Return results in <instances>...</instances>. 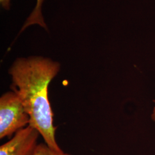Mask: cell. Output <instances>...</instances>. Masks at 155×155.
<instances>
[{"instance_id":"obj_3","label":"cell","mask_w":155,"mask_h":155,"mask_svg":"<svg viewBox=\"0 0 155 155\" xmlns=\"http://www.w3.org/2000/svg\"><path fill=\"white\" fill-rule=\"evenodd\" d=\"M39 135L36 128L28 125L0 147V155H34Z\"/></svg>"},{"instance_id":"obj_4","label":"cell","mask_w":155,"mask_h":155,"mask_svg":"<svg viewBox=\"0 0 155 155\" xmlns=\"http://www.w3.org/2000/svg\"><path fill=\"white\" fill-rule=\"evenodd\" d=\"M45 0H37V3L33 12L30 15L27 21L25 22L24 26L20 31V33L29 27L33 24H38L41 27L47 30V25L45 24L44 18L41 14V5ZM11 0H0V2L2 6L5 9L8 10L10 8Z\"/></svg>"},{"instance_id":"obj_2","label":"cell","mask_w":155,"mask_h":155,"mask_svg":"<svg viewBox=\"0 0 155 155\" xmlns=\"http://www.w3.org/2000/svg\"><path fill=\"white\" fill-rule=\"evenodd\" d=\"M30 117L18 95L12 90L0 97V139L11 137L27 127Z\"/></svg>"},{"instance_id":"obj_5","label":"cell","mask_w":155,"mask_h":155,"mask_svg":"<svg viewBox=\"0 0 155 155\" xmlns=\"http://www.w3.org/2000/svg\"><path fill=\"white\" fill-rule=\"evenodd\" d=\"M33 155H71L63 151L58 152L51 149L45 143L38 144Z\"/></svg>"},{"instance_id":"obj_1","label":"cell","mask_w":155,"mask_h":155,"mask_svg":"<svg viewBox=\"0 0 155 155\" xmlns=\"http://www.w3.org/2000/svg\"><path fill=\"white\" fill-rule=\"evenodd\" d=\"M60 64L50 58L29 56L17 58L9 70L11 90L18 95L36 128L52 150L62 152L56 142L54 113L48 98V86L59 72Z\"/></svg>"},{"instance_id":"obj_6","label":"cell","mask_w":155,"mask_h":155,"mask_svg":"<svg viewBox=\"0 0 155 155\" xmlns=\"http://www.w3.org/2000/svg\"><path fill=\"white\" fill-rule=\"evenodd\" d=\"M152 120L155 122V107H154V109H153V113H152Z\"/></svg>"}]
</instances>
